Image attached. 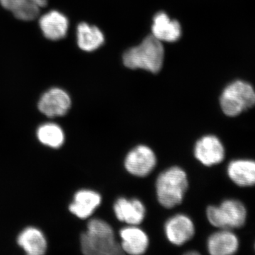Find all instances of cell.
I'll return each mask as SVG.
<instances>
[{
    "instance_id": "cell-1",
    "label": "cell",
    "mask_w": 255,
    "mask_h": 255,
    "mask_svg": "<svg viewBox=\"0 0 255 255\" xmlns=\"http://www.w3.org/2000/svg\"><path fill=\"white\" fill-rule=\"evenodd\" d=\"M80 246L82 253L87 255H118L124 253L110 225L98 219L88 223L87 231L80 238Z\"/></svg>"
},
{
    "instance_id": "cell-2",
    "label": "cell",
    "mask_w": 255,
    "mask_h": 255,
    "mask_svg": "<svg viewBox=\"0 0 255 255\" xmlns=\"http://www.w3.org/2000/svg\"><path fill=\"white\" fill-rule=\"evenodd\" d=\"M164 55L162 43L151 35L146 37L138 46L124 53V63L127 68L143 69L156 73L162 68Z\"/></svg>"
},
{
    "instance_id": "cell-3",
    "label": "cell",
    "mask_w": 255,
    "mask_h": 255,
    "mask_svg": "<svg viewBox=\"0 0 255 255\" xmlns=\"http://www.w3.org/2000/svg\"><path fill=\"white\" fill-rule=\"evenodd\" d=\"M187 188L186 172L180 167H170L159 174L156 181L157 200L163 207L172 209L182 203Z\"/></svg>"
},
{
    "instance_id": "cell-4",
    "label": "cell",
    "mask_w": 255,
    "mask_h": 255,
    "mask_svg": "<svg viewBox=\"0 0 255 255\" xmlns=\"http://www.w3.org/2000/svg\"><path fill=\"white\" fill-rule=\"evenodd\" d=\"M255 105V91L248 82L237 80L228 85L221 97L223 112L228 117H236Z\"/></svg>"
},
{
    "instance_id": "cell-5",
    "label": "cell",
    "mask_w": 255,
    "mask_h": 255,
    "mask_svg": "<svg viewBox=\"0 0 255 255\" xmlns=\"http://www.w3.org/2000/svg\"><path fill=\"white\" fill-rule=\"evenodd\" d=\"M208 220L215 227L230 229L241 228L246 219V210L240 201L226 200L220 206H209Z\"/></svg>"
},
{
    "instance_id": "cell-6",
    "label": "cell",
    "mask_w": 255,
    "mask_h": 255,
    "mask_svg": "<svg viewBox=\"0 0 255 255\" xmlns=\"http://www.w3.org/2000/svg\"><path fill=\"white\" fill-rule=\"evenodd\" d=\"M157 162L155 152L147 146L140 145L134 147L126 157V169L129 173L143 177L153 170Z\"/></svg>"
},
{
    "instance_id": "cell-7",
    "label": "cell",
    "mask_w": 255,
    "mask_h": 255,
    "mask_svg": "<svg viewBox=\"0 0 255 255\" xmlns=\"http://www.w3.org/2000/svg\"><path fill=\"white\" fill-rule=\"evenodd\" d=\"M70 96L62 89H50L41 96L38 103V108L42 114L50 118L63 117L68 113L71 107Z\"/></svg>"
},
{
    "instance_id": "cell-8",
    "label": "cell",
    "mask_w": 255,
    "mask_h": 255,
    "mask_svg": "<svg viewBox=\"0 0 255 255\" xmlns=\"http://www.w3.org/2000/svg\"><path fill=\"white\" fill-rule=\"evenodd\" d=\"M194 155L204 165H214L219 164L224 159V147L217 137L206 135L196 142Z\"/></svg>"
},
{
    "instance_id": "cell-9",
    "label": "cell",
    "mask_w": 255,
    "mask_h": 255,
    "mask_svg": "<svg viewBox=\"0 0 255 255\" xmlns=\"http://www.w3.org/2000/svg\"><path fill=\"white\" fill-rule=\"evenodd\" d=\"M164 231L171 243L175 246H182L193 238L195 228L190 218L185 215L178 214L166 222Z\"/></svg>"
},
{
    "instance_id": "cell-10",
    "label": "cell",
    "mask_w": 255,
    "mask_h": 255,
    "mask_svg": "<svg viewBox=\"0 0 255 255\" xmlns=\"http://www.w3.org/2000/svg\"><path fill=\"white\" fill-rule=\"evenodd\" d=\"M39 26L47 39L59 41L65 38L68 33L69 21L63 13L52 10L40 18Z\"/></svg>"
},
{
    "instance_id": "cell-11",
    "label": "cell",
    "mask_w": 255,
    "mask_h": 255,
    "mask_svg": "<svg viewBox=\"0 0 255 255\" xmlns=\"http://www.w3.org/2000/svg\"><path fill=\"white\" fill-rule=\"evenodd\" d=\"M114 210L119 221L130 226L140 224L145 216V206L141 201L136 199L119 198L114 204Z\"/></svg>"
},
{
    "instance_id": "cell-12",
    "label": "cell",
    "mask_w": 255,
    "mask_h": 255,
    "mask_svg": "<svg viewBox=\"0 0 255 255\" xmlns=\"http://www.w3.org/2000/svg\"><path fill=\"white\" fill-rule=\"evenodd\" d=\"M0 4L18 19L32 21L38 17L41 8L46 6L47 0H0Z\"/></svg>"
},
{
    "instance_id": "cell-13",
    "label": "cell",
    "mask_w": 255,
    "mask_h": 255,
    "mask_svg": "<svg viewBox=\"0 0 255 255\" xmlns=\"http://www.w3.org/2000/svg\"><path fill=\"white\" fill-rule=\"evenodd\" d=\"M122 251L127 254H144L148 248L149 239L147 234L136 226H128L120 231Z\"/></svg>"
},
{
    "instance_id": "cell-14",
    "label": "cell",
    "mask_w": 255,
    "mask_h": 255,
    "mask_svg": "<svg viewBox=\"0 0 255 255\" xmlns=\"http://www.w3.org/2000/svg\"><path fill=\"white\" fill-rule=\"evenodd\" d=\"M102 203V196L99 193L83 189L78 191L74 196V201L69 209L79 219L90 217Z\"/></svg>"
},
{
    "instance_id": "cell-15",
    "label": "cell",
    "mask_w": 255,
    "mask_h": 255,
    "mask_svg": "<svg viewBox=\"0 0 255 255\" xmlns=\"http://www.w3.org/2000/svg\"><path fill=\"white\" fill-rule=\"evenodd\" d=\"M152 32L159 41L174 42L180 38L182 28L178 21L170 19L165 13L159 12L154 17Z\"/></svg>"
},
{
    "instance_id": "cell-16",
    "label": "cell",
    "mask_w": 255,
    "mask_h": 255,
    "mask_svg": "<svg viewBox=\"0 0 255 255\" xmlns=\"http://www.w3.org/2000/svg\"><path fill=\"white\" fill-rule=\"evenodd\" d=\"M18 246L29 255H42L47 250V242L44 235L36 228L23 230L18 236Z\"/></svg>"
},
{
    "instance_id": "cell-17",
    "label": "cell",
    "mask_w": 255,
    "mask_h": 255,
    "mask_svg": "<svg viewBox=\"0 0 255 255\" xmlns=\"http://www.w3.org/2000/svg\"><path fill=\"white\" fill-rule=\"evenodd\" d=\"M207 248L210 254L213 255H232L237 251L238 238L233 233L224 229L210 236Z\"/></svg>"
},
{
    "instance_id": "cell-18",
    "label": "cell",
    "mask_w": 255,
    "mask_h": 255,
    "mask_svg": "<svg viewBox=\"0 0 255 255\" xmlns=\"http://www.w3.org/2000/svg\"><path fill=\"white\" fill-rule=\"evenodd\" d=\"M230 178L242 187L255 185V162L251 160H236L228 167Z\"/></svg>"
},
{
    "instance_id": "cell-19",
    "label": "cell",
    "mask_w": 255,
    "mask_h": 255,
    "mask_svg": "<svg viewBox=\"0 0 255 255\" xmlns=\"http://www.w3.org/2000/svg\"><path fill=\"white\" fill-rule=\"evenodd\" d=\"M77 39L80 49L92 52L98 49L105 42L103 33L96 26L81 23L77 28Z\"/></svg>"
},
{
    "instance_id": "cell-20",
    "label": "cell",
    "mask_w": 255,
    "mask_h": 255,
    "mask_svg": "<svg viewBox=\"0 0 255 255\" xmlns=\"http://www.w3.org/2000/svg\"><path fill=\"white\" fill-rule=\"evenodd\" d=\"M37 137L43 145L58 148L63 145L65 134L63 129L57 124H46L38 128Z\"/></svg>"
}]
</instances>
